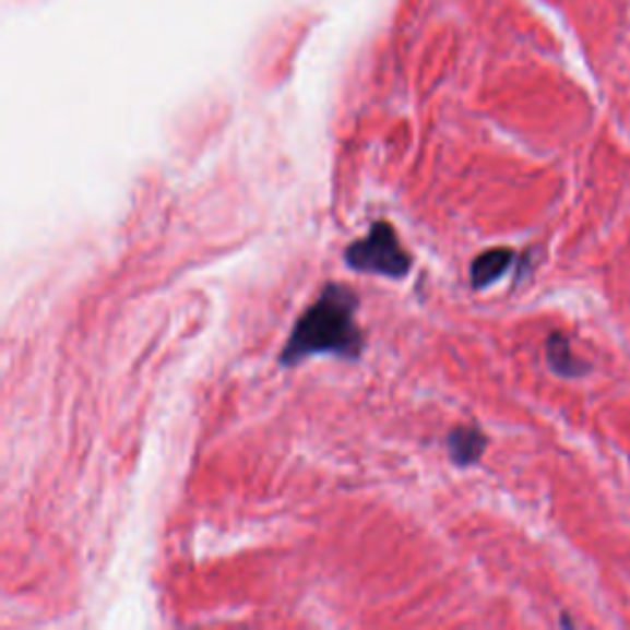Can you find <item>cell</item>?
<instances>
[{"mask_svg": "<svg viewBox=\"0 0 630 630\" xmlns=\"http://www.w3.org/2000/svg\"><path fill=\"white\" fill-rule=\"evenodd\" d=\"M357 296L343 284H328L316 304L294 325L281 350V365L294 367L313 355L357 360L362 353V331L355 318Z\"/></svg>", "mask_w": 630, "mask_h": 630, "instance_id": "1", "label": "cell"}, {"mask_svg": "<svg viewBox=\"0 0 630 630\" xmlns=\"http://www.w3.org/2000/svg\"><path fill=\"white\" fill-rule=\"evenodd\" d=\"M515 254L510 249H490L473 261L471 266V284L476 288H486L492 281H498L512 266Z\"/></svg>", "mask_w": 630, "mask_h": 630, "instance_id": "5", "label": "cell"}, {"mask_svg": "<svg viewBox=\"0 0 630 630\" xmlns=\"http://www.w3.org/2000/svg\"><path fill=\"white\" fill-rule=\"evenodd\" d=\"M545 355H547V365L561 377H581L591 370L586 362H581L579 357H574L569 345V337L561 333H551L547 337Z\"/></svg>", "mask_w": 630, "mask_h": 630, "instance_id": "4", "label": "cell"}, {"mask_svg": "<svg viewBox=\"0 0 630 630\" xmlns=\"http://www.w3.org/2000/svg\"><path fill=\"white\" fill-rule=\"evenodd\" d=\"M345 264L355 271H362V274L402 278L409 274L412 259L402 249L396 231L387 222H375L365 239L353 241L345 249Z\"/></svg>", "mask_w": 630, "mask_h": 630, "instance_id": "2", "label": "cell"}, {"mask_svg": "<svg viewBox=\"0 0 630 630\" xmlns=\"http://www.w3.org/2000/svg\"><path fill=\"white\" fill-rule=\"evenodd\" d=\"M449 453H451V461L459 463V465H471L480 461L483 451H486L488 439L483 436L480 429L476 426H455V429L449 433Z\"/></svg>", "mask_w": 630, "mask_h": 630, "instance_id": "3", "label": "cell"}]
</instances>
